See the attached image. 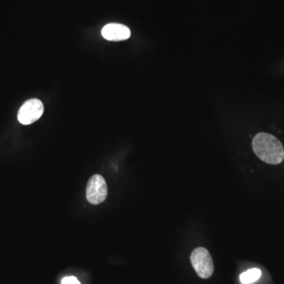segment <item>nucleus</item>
Returning <instances> with one entry per match:
<instances>
[{"label":"nucleus","instance_id":"4","mask_svg":"<svg viewBox=\"0 0 284 284\" xmlns=\"http://www.w3.org/2000/svg\"><path fill=\"white\" fill-rule=\"evenodd\" d=\"M107 197V186L105 179L100 175H95L88 182L86 198L92 205H100Z\"/></svg>","mask_w":284,"mask_h":284},{"label":"nucleus","instance_id":"6","mask_svg":"<svg viewBox=\"0 0 284 284\" xmlns=\"http://www.w3.org/2000/svg\"><path fill=\"white\" fill-rule=\"evenodd\" d=\"M261 276V271L258 268H252L242 273L239 276L240 282L242 284H251L258 280Z\"/></svg>","mask_w":284,"mask_h":284},{"label":"nucleus","instance_id":"5","mask_svg":"<svg viewBox=\"0 0 284 284\" xmlns=\"http://www.w3.org/2000/svg\"><path fill=\"white\" fill-rule=\"evenodd\" d=\"M104 39L110 41H125L130 37V30L127 26L118 23H110L106 25L101 31Z\"/></svg>","mask_w":284,"mask_h":284},{"label":"nucleus","instance_id":"2","mask_svg":"<svg viewBox=\"0 0 284 284\" xmlns=\"http://www.w3.org/2000/svg\"><path fill=\"white\" fill-rule=\"evenodd\" d=\"M191 264L198 276L209 278L214 271V264L209 250L204 247H198L193 251L190 256Z\"/></svg>","mask_w":284,"mask_h":284},{"label":"nucleus","instance_id":"1","mask_svg":"<svg viewBox=\"0 0 284 284\" xmlns=\"http://www.w3.org/2000/svg\"><path fill=\"white\" fill-rule=\"evenodd\" d=\"M252 146L256 157L267 164L276 165L283 161V146L270 133H257L253 139Z\"/></svg>","mask_w":284,"mask_h":284},{"label":"nucleus","instance_id":"3","mask_svg":"<svg viewBox=\"0 0 284 284\" xmlns=\"http://www.w3.org/2000/svg\"><path fill=\"white\" fill-rule=\"evenodd\" d=\"M45 111L44 104L38 99H30L23 103L18 113V119L23 125H30L37 122Z\"/></svg>","mask_w":284,"mask_h":284},{"label":"nucleus","instance_id":"7","mask_svg":"<svg viewBox=\"0 0 284 284\" xmlns=\"http://www.w3.org/2000/svg\"><path fill=\"white\" fill-rule=\"evenodd\" d=\"M62 284H81L78 278L74 276L65 277L62 280Z\"/></svg>","mask_w":284,"mask_h":284}]
</instances>
